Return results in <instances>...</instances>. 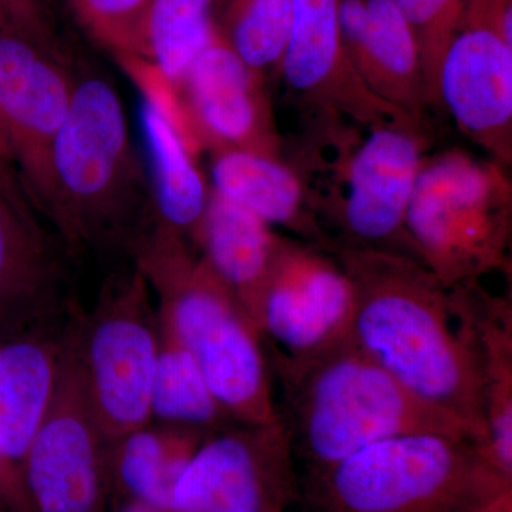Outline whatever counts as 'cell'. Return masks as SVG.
I'll use <instances>...</instances> for the list:
<instances>
[{
  "label": "cell",
  "mask_w": 512,
  "mask_h": 512,
  "mask_svg": "<svg viewBox=\"0 0 512 512\" xmlns=\"http://www.w3.org/2000/svg\"><path fill=\"white\" fill-rule=\"evenodd\" d=\"M131 255L160 299L158 316L194 357L229 420L259 426L281 419L258 326L187 239L156 221Z\"/></svg>",
  "instance_id": "cell-4"
},
{
  "label": "cell",
  "mask_w": 512,
  "mask_h": 512,
  "mask_svg": "<svg viewBox=\"0 0 512 512\" xmlns=\"http://www.w3.org/2000/svg\"><path fill=\"white\" fill-rule=\"evenodd\" d=\"M261 77L239 59L220 30L175 86L185 136L197 146L278 157V141L261 89Z\"/></svg>",
  "instance_id": "cell-13"
},
{
  "label": "cell",
  "mask_w": 512,
  "mask_h": 512,
  "mask_svg": "<svg viewBox=\"0 0 512 512\" xmlns=\"http://www.w3.org/2000/svg\"><path fill=\"white\" fill-rule=\"evenodd\" d=\"M412 30L430 109H440L439 72L443 57L460 29L464 0H393Z\"/></svg>",
  "instance_id": "cell-27"
},
{
  "label": "cell",
  "mask_w": 512,
  "mask_h": 512,
  "mask_svg": "<svg viewBox=\"0 0 512 512\" xmlns=\"http://www.w3.org/2000/svg\"><path fill=\"white\" fill-rule=\"evenodd\" d=\"M291 450L282 419L215 431L175 481L168 512H268L272 483Z\"/></svg>",
  "instance_id": "cell-12"
},
{
  "label": "cell",
  "mask_w": 512,
  "mask_h": 512,
  "mask_svg": "<svg viewBox=\"0 0 512 512\" xmlns=\"http://www.w3.org/2000/svg\"><path fill=\"white\" fill-rule=\"evenodd\" d=\"M42 326L0 342V458L20 474L52 399L62 350L63 335Z\"/></svg>",
  "instance_id": "cell-21"
},
{
  "label": "cell",
  "mask_w": 512,
  "mask_h": 512,
  "mask_svg": "<svg viewBox=\"0 0 512 512\" xmlns=\"http://www.w3.org/2000/svg\"><path fill=\"white\" fill-rule=\"evenodd\" d=\"M160 348L153 390L151 417L170 426L215 433L231 426V420L205 383L191 353L178 340L173 329L158 316Z\"/></svg>",
  "instance_id": "cell-24"
},
{
  "label": "cell",
  "mask_w": 512,
  "mask_h": 512,
  "mask_svg": "<svg viewBox=\"0 0 512 512\" xmlns=\"http://www.w3.org/2000/svg\"><path fill=\"white\" fill-rule=\"evenodd\" d=\"M293 19V0H225L221 35L252 72L281 66Z\"/></svg>",
  "instance_id": "cell-26"
},
{
  "label": "cell",
  "mask_w": 512,
  "mask_h": 512,
  "mask_svg": "<svg viewBox=\"0 0 512 512\" xmlns=\"http://www.w3.org/2000/svg\"><path fill=\"white\" fill-rule=\"evenodd\" d=\"M215 0H150L146 18L147 60L174 86L217 30Z\"/></svg>",
  "instance_id": "cell-25"
},
{
  "label": "cell",
  "mask_w": 512,
  "mask_h": 512,
  "mask_svg": "<svg viewBox=\"0 0 512 512\" xmlns=\"http://www.w3.org/2000/svg\"><path fill=\"white\" fill-rule=\"evenodd\" d=\"M42 220L67 251L124 248L130 254L157 220L123 103L99 74H77L72 106L53 146Z\"/></svg>",
  "instance_id": "cell-3"
},
{
  "label": "cell",
  "mask_w": 512,
  "mask_h": 512,
  "mask_svg": "<svg viewBox=\"0 0 512 512\" xmlns=\"http://www.w3.org/2000/svg\"><path fill=\"white\" fill-rule=\"evenodd\" d=\"M50 5L52 0H0V32L22 33L56 42Z\"/></svg>",
  "instance_id": "cell-29"
},
{
  "label": "cell",
  "mask_w": 512,
  "mask_h": 512,
  "mask_svg": "<svg viewBox=\"0 0 512 512\" xmlns=\"http://www.w3.org/2000/svg\"><path fill=\"white\" fill-rule=\"evenodd\" d=\"M80 25L117 59L147 60L146 18L150 0H69Z\"/></svg>",
  "instance_id": "cell-28"
},
{
  "label": "cell",
  "mask_w": 512,
  "mask_h": 512,
  "mask_svg": "<svg viewBox=\"0 0 512 512\" xmlns=\"http://www.w3.org/2000/svg\"><path fill=\"white\" fill-rule=\"evenodd\" d=\"M338 3L293 0L291 36L279 66L286 86L318 113L345 116L359 126L419 127L377 99L356 72L340 37Z\"/></svg>",
  "instance_id": "cell-14"
},
{
  "label": "cell",
  "mask_w": 512,
  "mask_h": 512,
  "mask_svg": "<svg viewBox=\"0 0 512 512\" xmlns=\"http://www.w3.org/2000/svg\"><path fill=\"white\" fill-rule=\"evenodd\" d=\"M353 291L350 338L424 402L466 421L487 441L476 359L450 292L410 256L332 242Z\"/></svg>",
  "instance_id": "cell-1"
},
{
  "label": "cell",
  "mask_w": 512,
  "mask_h": 512,
  "mask_svg": "<svg viewBox=\"0 0 512 512\" xmlns=\"http://www.w3.org/2000/svg\"><path fill=\"white\" fill-rule=\"evenodd\" d=\"M458 328L476 359L483 386L488 453L505 477L512 468V309L480 281L448 289Z\"/></svg>",
  "instance_id": "cell-18"
},
{
  "label": "cell",
  "mask_w": 512,
  "mask_h": 512,
  "mask_svg": "<svg viewBox=\"0 0 512 512\" xmlns=\"http://www.w3.org/2000/svg\"><path fill=\"white\" fill-rule=\"evenodd\" d=\"M110 456L72 328L63 333L52 399L22 463L29 512H104Z\"/></svg>",
  "instance_id": "cell-8"
},
{
  "label": "cell",
  "mask_w": 512,
  "mask_h": 512,
  "mask_svg": "<svg viewBox=\"0 0 512 512\" xmlns=\"http://www.w3.org/2000/svg\"><path fill=\"white\" fill-rule=\"evenodd\" d=\"M487 466L495 464L477 441L414 433L370 444L326 471L342 512H430L476 495Z\"/></svg>",
  "instance_id": "cell-6"
},
{
  "label": "cell",
  "mask_w": 512,
  "mask_h": 512,
  "mask_svg": "<svg viewBox=\"0 0 512 512\" xmlns=\"http://www.w3.org/2000/svg\"><path fill=\"white\" fill-rule=\"evenodd\" d=\"M340 37L377 99L427 130L431 111L419 50L393 0H339Z\"/></svg>",
  "instance_id": "cell-16"
},
{
  "label": "cell",
  "mask_w": 512,
  "mask_h": 512,
  "mask_svg": "<svg viewBox=\"0 0 512 512\" xmlns=\"http://www.w3.org/2000/svg\"><path fill=\"white\" fill-rule=\"evenodd\" d=\"M352 316V285L335 256L286 238L259 309L265 346L311 355L350 338Z\"/></svg>",
  "instance_id": "cell-11"
},
{
  "label": "cell",
  "mask_w": 512,
  "mask_h": 512,
  "mask_svg": "<svg viewBox=\"0 0 512 512\" xmlns=\"http://www.w3.org/2000/svg\"><path fill=\"white\" fill-rule=\"evenodd\" d=\"M426 137V130L407 124L372 128L346 167L348 190L336 215L340 237L332 242L417 259L404 224Z\"/></svg>",
  "instance_id": "cell-10"
},
{
  "label": "cell",
  "mask_w": 512,
  "mask_h": 512,
  "mask_svg": "<svg viewBox=\"0 0 512 512\" xmlns=\"http://www.w3.org/2000/svg\"><path fill=\"white\" fill-rule=\"evenodd\" d=\"M265 348L291 446L325 470L377 441L414 433L466 437L488 450L473 426L410 392L352 338L306 356Z\"/></svg>",
  "instance_id": "cell-2"
},
{
  "label": "cell",
  "mask_w": 512,
  "mask_h": 512,
  "mask_svg": "<svg viewBox=\"0 0 512 512\" xmlns=\"http://www.w3.org/2000/svg\"><path fill=\"white\" fill-rule=\"evenodd\" d=\"M74 332L94 412L113 447L151 419L160 323L143 274L134 268L109 282Z\"/></svg>",
  "instance_id": "cell-7"
},
{
  "label": "cell",
  "mask_w": 512,
  "mask_h": 512,
  "mask_svg": "<svg viewBox=\"0 0 512 512\" xmlns=\"http://www.w3.org/2000/svg\"><path fill=\"white\" fill-rule=\"evenodd\" d=\"M0 512H3L2 510H0Z\"/></svg>",
  "instance_id": "cell-34"
},
{
  "label": "cell",
  "mask_w": 512,
  "mask_h": 512,
  "mask_svg": "<svg viewBox=\"0 0 512 512\" xmlns=\"http://www.w3.org/2000/svg\"><path fill=\"white\" fill-rule=\"evenodd\" d=\"M440 107L495 163L512 160V45L494 30L466 25L439 72Z\"/></svg>",
  "instance_id": "cell-15"
},
{
  "label": "cell",
  "mask_w": 512,
  "mask_h": 512,
  "mask_svg": "<svg viewBox=\"0 0 512 512\" xmlns=\"http://www.w3.org/2000/svg\"><path fill=\"white\" fill-rule=\"evenodd\" d=\"M285 239L254 212L211 188L195 245L258 329L262 295Z\"/></svg>",
  "instance_id": "cell-19"
},
{
  "label": "cell",
  "mask_w": 512,
  "mask_h": 512,
  "mask_svg": "<svg viewBox=\"0 0 512 512\" xmlns=\"http://www.w3.org/2000/svg\"><path fill=\"white\" fill-rule=\"evenodd\" d=\"M211 188L254 212L271 227L291 231L302 242L328 249L332 238L320 224L318 204L301 178L278 157L244 150L215 151Z\"/></svg>",
  "instance_id": "cell-20"
},
{
  "label": "cell",
  "mask_w": 512,
  "mask_h": 512,
  "mask_svg": "<svg viewBox=\"0 0 512 512\" xmlns=\"http://www.w3.org/2000/svg\"><path fill=\"white\" fill-rule=\"evenodd\" d=\"M504 170L460 148L424 157L404 227L417 259L444 288L510 266L512 194Z\"/></svg>",
  "instance_id": "cell-5"
},
{
  "label": "cell",
  "mask_w": 512,
  "mask_h": 512,
  "mask_svg": "<svg viewBox=\"0 0 512 512\" xmlns=\"http://www.w3.org/2000/svg\"><path fill=\"white\" fill-rule=\"evenodd\" d=\"M0 197L5 198L19 211L40 218L29 200L25 185H23L22 175H20L18 161H16L15 151L10 143L2 111H0Z\"/></svg>",
  "instance_id": "cell-30"
},
{
  "label": "cell",
  "mask_w": 512,
  "mask_h": 512,
  "mask_svg": "<svg viewBox=\"0 0 512 512\" xmlns=\"http://www.w3.org/2000/svg\"><path fill=\"white\" fill-rule=\"evenodd\" d=\"M0 500L12 505L16 511L29 512L23 488L22 474L0 458Z\"/></svg>",
  "instance_id": "cell-32"
},
{
  "label": "cell",
  "mask_w": 512,
  "mask_h": 512,
  "mask_svg": "<svg viewBox=\"0 0 512 512\" xmlns=\"http://www.w3.org/2000/svg\"><path fill=\"white\" fill-rule=\"evenodd\" d=\"M484 26L512 45V0H464L461 26Z\"/></svg>",
  "instance_id": "cell-31"
},
{
  "label": "cell",
  "mask_w": 512,
  "mask_h": 512,
  "mask_svg": "<svg viewBox=\"0 0 512 512\" xmlns=\"http://www.w3.org/2000/svg\"><path fill=\"white\" fill-rule=\"evenodd\" d=\"M76 84L77 74L56 42L0 32V111L23 185L40 218L50 187L53 146Z\"/></svg>",
  "instance_id": "cell-9"
},
{
  "label": "cell",
  "mask_w": 512,
  "mask_h": 512,
  "mask_svg": "<svg viewBox=\"0 0 512 512\" xmlns=\"http://www.w3.org/2000/svg\"><path fill=\"white\" fill-rule=\"evenodd\" d=\"M141 119L157 221L195 242L211 188L205 184L180 131L156 106L143 100Z\"/></svg>",
  "instance_id": "cell-22"
},
{
  "label": "cell",
  "mask_w": 512,
  "mask_h": 512,
  "mask_svg": "<svg viewBox=\"0 0 512 512\" xmlns=\"http://www.w3.org/2000/svg\"><path fill=\"white\" fill-rule=\"evenodd\" d=\"M120 512H158L154 510V508L148 507V505L143 503H138V501H133V503L128 504L127 507H124Z\"/></svg>",
  "instance_id": "cell-33"
},
{
  "label": "cell",
  "mask_w": 512,
  "mask_h": 512,
  "mask_svg": "<svg viewBox=\"0 0 512 512\" xmlns=\"http://www.w3.org/2000/svg\"><path fill=\"white\" fill-rule=\"evenodd\" d=\"M208 436L187 427H143L111 447V476L119 478L134 501L168 512L175 481Z\"/></svg>",
  "instance_id": "cell-23"
},
{
  "label": "cell",
  "mask_w": 512,
  "mask_h": 512,
  "mask_svg": "<svg viewBox=\"0 0 512 512\" xmlns=\"http://www.w3.org/2000/svg\"><path fill=\"white\" fill-rule=\"evenodd\" d=\"M60 241L45 222L0 197V336L52 319L63 291Z\"/></svg>",
  "instance_id": "cell-17"
}]
</instances>
